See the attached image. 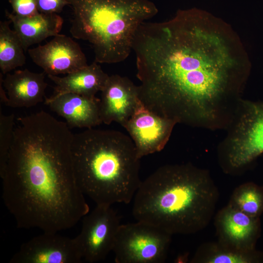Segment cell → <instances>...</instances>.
<instances>
[{"label": "cell", "mask_w": 263, "mask_h": 263, "mask_svg": "<svg viewBox=\"0 0 263 263\" xmlns=\"http://www.w3.org/2000/svg\"><path fill=\"white\" fill-rule=\"evenodd\" d=\"M45 103L72 127L91 129L102 122L100 99L74 93L45 97Z\"/></svg>", "instance_id": "obj_14"}, {"label": "cell", "mask_w": 263, "mask_h": 263, "mask_svg": "<svg viewBox=\"0 0 263 263\" xmlns=\"http://www.w3.org/2000/svg\"><path fill=\"white\" fill-rule=\"evenodd\" d=\"M98 63L94 61L63 77L48 75L55 84L52 95L74 93L88 97L95 96L98 92L102 91L109 76Z\"/></svg>", "instance_id": "obj_17"}, {"label": "cell", "mask_w": 263, "mask_h": 263, "mask_svg": "<svg viewBox=\"0 0 263 263\" xmlns=\"http://www.w3.org/2000/svg\"><path fill=\"white\" fill-rule=\"evenodd\" d=\"M219 190L209 172L191 164L167 165L141 181L133 197L135 219L170 235L205 228L214 217Z\"/></svg>", "instance_id": "obj_3"}, {"label": "cell", "mask_w": 263, "mask_h": 263, "mask_svg": "<svg viewBox=\"0 0 263 263\" xmlns=\"http://www.w3.org/2000/svg\"><path fill=\"white\" fill-rule=\"evenodd\" d=\"M5 15L12 23L25 52L31 46L58 35L63 23V19L57 14L39 12L32 16L21 17L5 11Z\"/></svg>", "instance_id": "obj_16"}, {"label": "cell", "mask_w": 263, "mask_h": 263, "mask_svg": "<svg viewBox=\"0 0 263 263\" xmlns=\"http://www.w3.org/2000/svg\"><path fill=\"white\" fill-rule=\"evenodd\" d=\"M14 114H4L0 112V175L5 169L14 133Z\"/></svg>", "instance_id": "obj_21"}, {"label": "cell", "mask_w": 263, "mask_h": 263, "mask_svg": "<svg viewBox=\"0 0 263 263\" xmlns=\"http://www.w3.org/2000/svg\"><path fill=\"white\" fill-rule=\"evenodd\" d=\"M11 21L0 22V69L7 74L26 62L24 50L14 30L10 28Z\"/></svg>", "instance_id": "obj_19"}, {"label": "cell", "mask_w": 263, "mask_h": 263, "mask_svg": "<svg viewBox=\"0 0 263 263\" xmlns=\"http://www.w3.org/2000/svg\"><path fill=\"white\" fill-rule=\"evenodd\" d=\"M81 251L75 238L43 232L24 243L11 263H80Z\"/></svg>", "instance_id": "obj_9"}, {"label": "cell", "mask_w": 263, "mask_h": 263, "mask_svg": "<svg viewBox=\"0 0 263 263\" xmlns=\"http://www.w3.org/2000/svg\"><path fill=\"white\" fill-rule=\"evenodd\" d=\"M171 235L137 221L121 224L113 251L117 263H162L165 261Z\"/></svg>", "instance_id": "obj_7"}, {"label": "cell", "mask_w": 263, "mask_h": 263, "mask_svg": "<svg viewBox=\"0 0 263 263\" xmlns=\"http://www.w3.org/2000/svg\"><path fill=\"white\" fill-rule=\"evenodd\" d=\"M139 97L156 114L195 128L226 129L250 64L232 28L196 8L145 22L135 36Z\"/></svg>", "instance_id": "obj_1"}, {"label": "cell", "mask_w": 263, "mask_h": 263, "mask_svg": "<svg viewBox=\"0 0 263 263\" xmlns=\"http://www.w3.org/2000/svg\"><path fill=\"white\" fill-rule=\"evenodd\" d=\"M82 228L75 237L83 260L95 263L104 260L113 251L121 225L112 206L96 205L82 218Z\"/></svg>", "instance_id": "obj_8"}, {"label": "cell", "mask_w": 263, "mask_h": 263, "mask_svg": "<svg viewBox=\"0 0 263 263\" xmlns=\"http://www.w3.org/2000/svg\"><path fill=\"white\" fill-rule=\"evenodd\" d=\"M226 130L219 161L226 173H241L263 154V102L242 99Z\"/></svg>", "instance_id": "obj_6"}, {"label": "cell", "mask_w": 263, "mask_h": 263, "mask_svg": "<svg viewBox=\"0 0 263 263\" xmlns=\"http://www.w3.org/2000/svg\"><path fill=\"white\" fill-rule=\"evenodd\" d=\"M101 93L100 113L105 124L116 122L123 127L141 103L138 87L118 75H109Z\"/></svg>", "instance_id": "obj_13"}, {"label": "cell", "mask_w": 263, "mask_h": 263, "mask_svg": "<svg viewBox=\"0 0 263 263\" xmlns=\"http://www.w3.org/2000/svg\"><path fill=\"white\" fill-rule=\"evenodd\" d=\"M9 2L13 9V13L17 16L30 17L39 13L37 0H9Z\"/></svg>", "instance_id": "obj_22"}, {"label": "cell", "mask_w": 263, "mask_h": 263, "mask_svg": "<svg viewBox=\"0 0 263 263\" xmlns=\"http://www.w3.org/2000/svg\"><path fill=\"white\" fill-rule=\"evenodd\" d=\"M33 62L47 75L69 74L88 64L79 45L71 38L58 34L43 45L28 50Z\"/></svg>", "instance_id": "obj_10"}, {"label": "cell", "mask_w": 263, "mask_h": 263, "mask_svg": "<svg viewBox=\"0 0 263 263\" xmlns=\"http://www.w3.org/2000/svg\"><path fill=\"white\" fill-rule=\"evenodd\" d=\"M228 204L250 216L260 217L263 213V187L253 182L244 183L233 191Z\"/></svg>", "instance_id": "obj_20"}, {"label": "cell", "mask_w": 263, "mask_h": 263, "mask_svg": "<svg viewBox=\"0 0 263 263\" xmlns=\"http://www.w3.org/2000/svg\"><path fill=\"white\" fill-rule=\"evenodd\" d=\"M37 2L38 12L45 14L59 13L69 5L67 0H37Z\"/></svg>", "instance_id": "obj_23"}, {"label": "cell", "mask_w": 263, "mask_h": 263, "mask_svg": "<svg viewBox=\"0 0 263 263\" xmlns=\"http://www.w3.org/2000/svg\"><path fill=\"white\" fill-rule=\"evenodd\" d=\"M218 243L243 251L256 249L261 235L260 217L250 216L228 204L215 217Z\"/></svg>", "instance_id": "obj_12"}, {"label": "cell", "mask_w": 263, "mask_h": 263, "mask_svg": "<svg viewBox=\"0 0 263 263\" xmlns=\"http://www.w3.org/2000/svg\"><path fill=\"white\" fill-rule=\"evenodd\" d=\"M45 73H34L28 69L17 70L2 78L6 91V105L13 108H28L37 105L45 98L47 83Z\"/></svg>", "instance_id": "obj_15"}, {"label": "cell", "mask_w": 263, "mask_h": 263, "mask_svg": "<svg viewBox=\"0 0 263 263\" xmlns=\"http://www.w3.org/2000/svg\"><path fill=\"white\" fill-rule=\"evenodd\" d=\"M203 263H261L263 252L257 249L243 251L233 249L217 243L201 245L191 260Z\"/></svg>", "instance_id": "obj_18"}, {"label": "cell", "mask_w": 263, "mask_h": 263, "mask_svg": "<svg viewBox=\"0 0 263 263\" xmlns=\"http://www.w3.org/2000/svg\"><path fill=\"white\" fill-rule=\"evenodd\" d=\"M176 124L173 121L151 112L141 102L123 127L129 132L141 159L163 150Z\"/></svg>", "instance_id": "obj_11"}, {"label": "cell", "mask_w": 263, "mask_h": 263, "mask_svg": "<svg viewBox=\"0 0 263 263\" xmlns=\"http://www.w3.org/2000/svg\"><path fill=\"white\" fill-rule=\"evenodd\" d=\"M0 175L4 203L21 228L58 232L90 211L77 184L66 123L43 111L19 117Z\"/></svg>", "instance_id": "obj_2"}, {"label": "cell", "mask_w": 263, "mask_h": 263, "mask_svg": "<svg viewBox=\"0 0 263 263\" xmlns=\"http://www.w3.org/2000/svg\"><path fill=\"white\" fill-rule=\"evenodd\" d=\"M75 178L96 205L128 204L141 182L140 160L130 136L115 130L87 129L74 134Z\"/></svg>", "instance_id": "obj_4"}, {"label": "cell", "mask_w": 263, "mask_h": 263, "mask_svg": "<svg viewBox=\"0 0 263 263\" xmlns=\"http://www.w3.org/2000/svg\"><path fill=\"white\" fill-rule=\"evenodd\" d=\"M67 1L73 12L71 34L91 45L98 63L126 60L140 26L158 12L150 0Z\"/></svg>", "instance_id": "obj_5"}]
</instances>
